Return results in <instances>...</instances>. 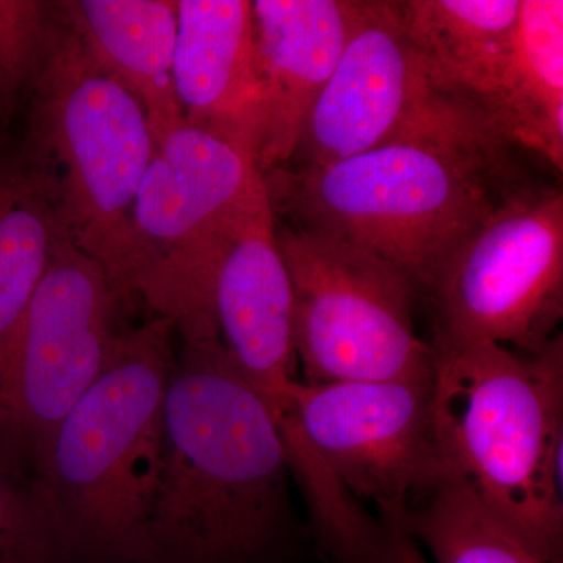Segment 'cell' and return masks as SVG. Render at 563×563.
Listing matches in <instances>:
<instances>
[{"label":"cell","instance_id":"cell-1","mask_svg":"<svg viewBox=\"0 0 563 563\" xmlns=\"http://www.w3.org/2000/svg\"><path fill=\"white\" fill-rule=\"evenodd\" d=\"M276 415L220 339L181 340L163 399L154 563H244L290 526Z\"/></svg>","mask_w":563,"mask_h":563},{"label":"cell","instance_id":"cell-2","mask_svg":"<svg viewBox=\"0 0 563 563\" xmlns=\"http://www.w3.org/2000/svg\"><path fill=\"white\" fill-rule=\"evenodd\" d=\"M501 135L399 141L306 169L265 174L295 228L361 246L420 292L451 252L525 184Z\"/></svg>","mask_w":563,"mask_h":563},{"label":"cell","instance_id":"cell-3","mask_svg":"<svg viewBox=\"0 0 563 563\" xmlns=\"http://www.w3.org/2000/svg\"><path fill=\"white\" fill-rule=\"evenodd\" d=\"M176 333L158 317L118 333L102 373L33 463L66 559L154 563L151 520Z\"/></svg>","mask_w":563,"mask_h":563},{"label":"cell","instance_id":"cell-4","mask_svg":"<svg viewBox=\"0 0 563 563\" xmlns=\"http://www.w3.org/2000/svg\"><path fill=\"white\" fill-rule=\"evenodd\" d=\"M435 352L433 426L444 465L543 563H562L563 344Z\"/></svg>","mask_w":563,"mask_h":563},{"label":"cell","instance_id":"cell-5","mask_svg":"<svg viewBox=\"0 0 563 563\" xmlns=\"http://www.w3.org/2000/svg\"><path fill=\"white\" fill-rule=\"evenodd\" d=\"M31 95L25 146L49 174L63 225L128 298L133 203L155 151L146 113L96 65L55 3Z\"/></svg>","mask_w":563,"mask_h":563},{"label":"cell","instance_id":"cell-6","mask_svg":"<svg viewBox=\"0 0 563 563\" xmlns=\"http://www.w3.org/2000/svg\"><path fill=\"white\" fill-rule=\"evenodd\" d=\"M263 185L255 158L191 125L155 144L133 203L129 296L172 321L181 340L220 339L214 268Z\"/></svg>","mask_w":563,"mask_h":563},{"label":"cell","instance_id":"cell-7","mask_svg":"<svg viewBox=\"0 0 563 563\" xmlns=\"http://www.w3.org/2000/svg\"><path fill=\"white\" fill-rule=\"evenodd\" d=\"M420 292L431 310L433 351L484 343L543 351L563 313L562 188H515Z\"/></svg>","mask_w":563,"mask_h":563},{"label":"cell","instance_id":"cell-8","mask_svg":"<svg viewBox=\"0 0 563 563\" xmlns=\"http://www.w3.org/2000/svg\"><path fill=\"white\" fill-rule=\"evenodd\" d=\"M291 285L296 358L309 385L390 380L432 372L415 332L412 280L361 246L277 225Z\"/></svg>","mask_w":563,"mask_h":563},{"label":"cell","instance_id":"cell-9","mask_svg":"<svg viewBox=\"0 0 563 563\" xmlns=\"http://www.w3.org/2000/svg\"><path fill=\"white\" fill-rule=\"evenodd\" d=\"M485 133L504 139L487 111L444 84L413 46L395 2L365 0L285 169L321 168L399 141Z\"/></svg>","mask_w":563,"mask_h":563},{"label":"cell","instance_id":"cell-10","mask_svg":"<svg viewBox=\"0 0 563 563\" xmlns=\"http://www.w3.org/2000/svg\"><path fill=\"white\" fill-rule=\"evenodd\" d=\"M120 301L65 231L0 352V457L31 476L44 444L109 361Z\"/></svg>","mask_w":563,"mask_h":563},{"label":"cell","instance_id":"cell-11","mask_svg":"<svg viewBox=\"0 0 563 563\" xmlns=\"http://www.w3.org/2000/svg\"><path fill=\"white\" fill-rule=\"evenodd\" d=\"M432 372L390 380L309 385L296 380L277 422L312 444L346 490L372 504L385 529L448 473L433 426Z\"/></svg>","mask_w":563,"mask_h":563},{"label":"cell","instance_id":"cell-12","mask_svg":"<svg viewBox=\"0 0 563 563\" xmlns=\"http://www.w3.org/2000/svg\"><path fill=\"white\" fill-rule=\"evenodd\" d=\"M211 312L220 340L244 379L273 413L296 383L291 285L277 246L276 213L266 184L243 211L211 282Z\"/></svg>","mask_w":563,"mask_h":563},{"label":"cell","instance_id":"cell-13","mask_svg":"<svg viewBox=\"0 0 563 563\" xmlns=\"http://www.w3.org/2000/svg\"><path fill=\"white\" fill-rule=\"evenodd\" d=\"M361 0H254L255 65L262 87L258 172L287 165L335 69Z\"/></svg>","mask_w":563,"mask_h":563},{"label":"cell","instance_id":"cell-14","mask_svg":"<svg viewBox=\"0 0 563 563\" xmlns=\"http://www.w3.org/2000/svg\"><path fill=\"white\" fill-rule=\"evenodd\" d=\"M174 90L185 124L257 162L262 87L251 0H179Z\"/></svg>","mask_w":563,"mask_h":563},{"label":"cell","instance_id":"cell-15","mask_svg":"<svg viewBox=\"0 0 563 563\" xmlns=\"http://www.w3.org/2000/svg\"><path fill=\"white\" fill-rule=\"evenodd\" d=\"M55 7L96 65L143 107L155 144L185 124L174 90L177 2L69 0Z\"/></svg>","mask_w":563,"mask_h":563},{"label":"cell","instance_id":"cell-16","mask_svg":"<svg viewBox=\"0 0 563 563\" xmlns=\"http://www.w3.org/2000/svg\"><path fill=\"white\" fill-rule=\"evenodd\" d=\"M395 7L444 84L488 113L512 55L521 0H401Z\"/></svg>","mask_w":563,"mask_h":563},{"label":"cell","instance_id":"cell-17","mask_svg":"<svg viewBox=\"0 0 563 563\" xmlns=\"http://www.w3.org/2000/svg\"><path fill=\"white\" fill-rule=\"evenodd\" d=\"M488 114L514 147L562 172V0H521L512 55Z\"/></svg>","mask_w":563,"mask_h":563},{"label":"cell","instance_id":"cell-18","mask_svg":"<svg viewBox=\"0 0 563 563\" xmlns=\"http://www.w3.org/2000/svg\"><path fill=\"white\" fill-rule=\"evenodd\" d=\"M49 174L27 146L0 157V352L65 233Z\"/></svg>","mask_w":563,"mask_h":563},{"label":"cell","instance_id":"cell-19","mask_svg":"<svg viewBox=\"0 0 563 563\" xmlns=\"http://www.w3.org/2000/svg\"><path fill=\"white\" fill-rule=\"evenodd\" d=\"M402 529L435 563H543L450 472L415 504Z\"/></svg>","mask_w":563,"mask_h":563},{"label":"cell","instance_id":"cell-20","mask_svg":"<svg viewBox=\"0 0 563 563\" xmlns=\"http://www.w3.org/2000/svg\"><path fill=\"white\" fill-rule=\"evenodd\" d=\"M66 561L32 477L0 457V563Z\"/></svg>","mask_w":563,"mask_h":563},{"label":"cell","instance_id":"cell-21","mask_svg":"<svg viewBox=\"0 0 563 563\" xmlns=\"http://www.w3.org/2000/svg\"><path fill=\"white\" fill-rule=\"evenodd\" d=\"M52 7L36 0H0V113L31 91L46 55Z\"/></svg>","mask_w":563,"mask_h":563},{"label":"cell","instance_id":"cell-22","mask_svg":"<svg viewBox=\"0 0 563 563\" xmlns=\"http://www.w3.org/2000/svg\"><path fill=\"white\" fill-rule=\"evenodd\" d=\"M383 563H429L412 537L401 528H388Z\"/></svg>","mask_w":563,"mask_h":563}]
</instances>
